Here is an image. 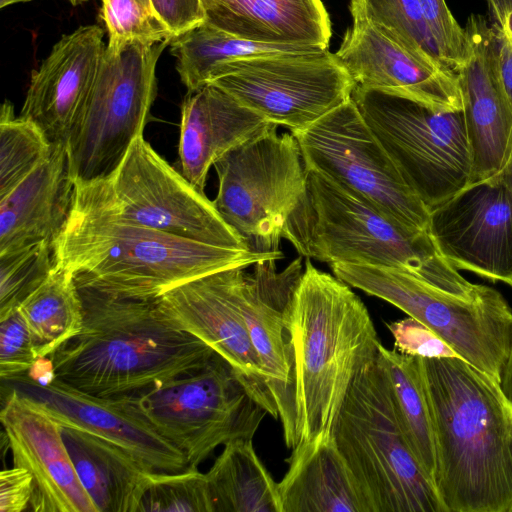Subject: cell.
I'll list each match as a JSON object with an SVG mask.
<instances>
[{
	"label": "cell",
	"instance_id": "bcb514c9",
	"mask_svg": "<svg viewBox=\"0 0 512 512\" xmlns=\"http://www.w3.org/2000/svg\"><path fill=\"white\" fill-rule=\"evenodd\" d=\"M32 0H0V8H5L14 4L30 2Z\"/></svg>",
	"mask_w": 512,
	"mask_h": 512
},
{
	"label": "cell",
	"instance_id": "7dc6e473",
	"mask_svg": "<svg viewBox=\"0 0 512 512\" xmlns=\"http://www.w3.org/2000/svg\"><path fill=\"white\" fill-rule=\"evenodd\" d=\"M141 2V4L146 7L148 10H150L151 12L152 11V8H151V4H150V0H139Z\"/></svg>",
	"mask_w": 512,
	"mask_h": 512
},
{
	"label": "cell",
	"instance_id": "d4e9b609",
	"mask_svg": "<svg viewBox=\"0 0 512 512\" xmlns=\"http://www.w3.org/2000/svg\"><path fill=\"white\" fill-rule=\"evenodd\" d=\"M206 21L263 44L328 49L332 35L322 0H203Z\"/></svg>",
	"mask_w": 512,
	"mask_h": 512
},
{
	"label": "cell",
	"instance_id": "ba28073f",
	"mask_svg": "<svg viewBox=\"0 0 512 512\" xmlns=\"http://www.w3.org/2000/svg\"><path fill=\"white\" fill-rule=\"evenodd\" d=\"M405 182L431 211L470 183L463 110H437L404 95L355 86L351 95Z\"/></svg>",
	"mask_w": 512,
	"mask_h": 512
},
{
	"label": "cell",
	"instance_id": "f1b7e54d",
	"mask_svg": "<svg viewBox=\"0 0 512 512\" xmlns=\"http://www.w3.org/2000/svg\"><path fill=\"white\" fill-rule=\"evenodd\" d=\"M18 309L41 359L50 357L83 326V301L75 277L56 264Z\"/></svg>",
	"mask_w": 512,
	"mask_h": 512
},
{
	"label": "cell",
	"instance_id": "e575fe53",
	"mask_svg": "<svg viewBox=\"0 0 512 512\" xmlns=\"http://www.w3.org/2000/svg\"><path fill=\"white\" fill-rule=\"evenodd\" d=\"M54 267V243L50 242L0 254V320L18 310Z\"/></svg>",
	"mask_w": 512,
	"mask_h": 512
},
{
	"label": "cell",
	"instance_id": "7402d4cb",
	"mask_svg": "<svg viewBox=\"0 0 512 512\" xmlns=\"http://www.w3.org/2000/svg\"><path fill=\"white\" fill-rule=\"evenodd\" d=\"M106 46L101 26H80L62 35L33 71L19 116L35 123L52 145H67Z\"/></svg>",
	"mask_w": 512,
	"mask_h": 512
},
{
	"label": "cell",
	"instance_id": "60d3db41",
	"mask_svg": "<svg viewBox=\"0 0 512 512\" xmlns=\"http://www.w3.org/2000/svg\"><path fill=\"white\" fill-rule=\"evenodd\" d=\"M33 477L22 467L13 466L0 473V512H22L31 505Z\"/></svg>",
	"mask_w": 512,
	"mask_h": 512
},
{
	"label": "cell",
	"instance_id": "4dcf8cb0",
	"mask_svg": "<svg viewBox=\"0 0 512 512\" xmlns=\"http://www.w3.org/2000/svg\"><path fill=\"white\" fill-rule=\"evenodd\" d=\"M378 357L390 382L401 430L419 465L433 482L436 469L434 432L418 358L389 350L382 344Z\"/></svg>",
	"mask_w": 512,
	"mask_h": 512
},
{
	"label": "cell",
	"instance_id": "b9f144b4",
	"mask_svg": "<svg viewBox=\"0 0 512 512\" xmlns=\"http://www.w3.org/2000/svg\"><path fill=\"white\" fill-rule=\"evenodd\" d=\"M492 19L491 27L512 43V0H486Z\"/></svg>",
	"mask_w": 512,
	"mask_h": 512
},
{
	"label": "cell",
	"instance_id": "5b68a950",
	"mask_svg": "<svg viewBox=\"0 0 512 512\" xmlns=\"http://www.w3.org/2000/svg\"><path fill=\"white\" fill-rule=\"evenodd\" d=\"M333 274L396 306L435 332L465 361L500 382L512 335V311L496 289L465 279L445 258L423 273L333 263Z\"/></svg>",
	"mask_w": 512,
	"mask_h": 512
},
{
	"label": "cell",
	"instance_id": "8d00e7d4",
	"mask_svg": "<svg viewBox=\"0 0 512 512\" xmlns=\"http://www.w3.org/2000/svg\"><path fill=\"white\" fill-rule=\"evenodd\" d=\"M19 309L0 320V377L2 381L28 374L40 360Z\"/></svg>",
	"mask_w": 512,
	"mask_h": 512
},
{
	"label": "cell",
	"instance_id": "cb8c5ba5",
	"mask_svg": "<svg viewBox=\"0 0 512 512\" xmlns=\"http://www.w3.org/2000/svg\"><path fill=\"white\" fill-rule=\"evenodd\" d=\"M74 193L67 145H53L50 156L0 199V254L54 243L68 220Z\"/></svg>",
	"mask_w": 512,
	"mask_h": 512
},
{
	"label": "cell",
	"instance_id": "603a6c76",
	"mask_svg": "<svg viewBox=\"0 0 512 512\" xmlns=\"http://www.w3.org/2000/svg\"><path fill=\"white\" fill-rule=\"evenodd\" d=\"M272 126L215 85L187 92L181 105L178 148L182 175L204 192L217 160Z\"/></svg>",
	"mask_w": 512,
	"mask_h": 512
},
{
	"label": "cell",
	"instance_id": "3957f363",
	"mask_svg": "<svg viewBox=\"0 0 512 512\" xmlns=\"http://www.w3.org/2000/svg\"><path fill=\"white\" fill-rule=\"evenodd\" d=\"M79 290L82 329L48 357L54 377L78 390L100 397L140 393L199 369L216 353L166 323L153 300Z\"/></svg>",
	"mask_w": 512,
	"mask_h": 512
},
{
	"label": "cell",
	"instance_id": "8fae6325",
	"mask_svg": "<svg viewBox=\"0 0 512 512\" xmlns=\"http://www.w3.org/2000/svg\"><path fill=\"white\" fill-rule=\"evenodd\" d=\"M278 126L231 150L213 167V204L224 221L258 253L279 250L285 224L303 198L307 170L297 139Z\"/></svg>",
	"mask_w": 512,
	"mask_h": 512
},
{
	"label": "cell",
	"instance_id": "9c48e42d",
	"mask_svg": "<svg viewBox=\"0 0 512 512\" xmlns=\"http://www.w3.org/2000/svg\"><path fill=\"white\" fill-rule=\"evenodd\" d=\"M169 41L106 46L97 75L67 142L75 183L110 178L144 134L156 95V66Z\"/></svg>",
	"mask_w": 512,
	"mask_h": 512
},
{
	"label": "cell",
	"instance_id": "5bb4252c",
	"mask_svg": "<svg viewBox=\"0 0 512 512\" xmlns=\"http://www.w3.org/2000/svg\"><path fill=\"white\" fill-rule=\"evenodd\" d=\"M96 182L111 208L130 222L210 245L250 248L213 201L168 164L144 135L133 140L110 178Z\"/></svg>",
	"mask_w": 512,
	"mask_h": 512
},
{
	"label": "cell",
	"instance_id": "8992f818",
	"mask_svg": "<svg viewBox=\"0 0 512 512\" xmlns=\"http://www.w3.org/2000/svg\"><path fill=\"white\" fill-rule=\"evenodd\" d=\"M332 435L372 512H445L401 430L378 355L355 378Z\"/></svg>",
	"mask_w": 512,
	"mask_h": 512
},
{
	"label": "cell",
	"instance_id": "52a82bcc",
	"mask_svg": "<svg viewBox=\"0 0 512 512\" xmlns=\"http://www.w3.org/2000/svg\"><path fill=\"white\" fill-rule=\"evenodd\" d=\"M282 238L303 257L422 273L441 256L428 231H412L319 173L307 170L306 191Z\"/></svg>",
	"mask_w": 512,
	"mask_h": 512
},
{
	"label": "cell",
	"instance_id": "d6986e66",
	"mask_svg": "<svg viewBox=\"0 0 512 512\" xmlns=\"http://www.w3.org/2000/svg\"><path fill=\"white\" fill-rule=\"evenodd\" d=\"M355 86L392 91L434 109H462L456 71L399 43L361 17H352L335 53Z\"/></svg>",
	"mask_w": 512,
	"mask_h": 512
},
{
	"label": "cell",
	"instance_id": "30bf717a",
	"mask_svg": "<svg viewBox=\"0 0 512 512\" xmlns=\"http://www.w3.org/2000/svg\"><path fill=\"white\" fill-rule=\"evenodd\" d=\"M198 468L220 445L253 439L268 412L219 354L160 387L125 395Z\"/></svg>",
	"mask_w": 512,
	"mask_h": 512
},
{
	"label": "cell",
	"instance_id": "6da1fadb",
	"mask_svg": "<svg viewBox=\"0 0 512 512\" xmlns=\"http://www.w3.org/2000/svg\"><path fill=\"white\" fill-rule=\"evenodd\" d=\"M55 264L79 288L108 296L151 301L196 278L250 267L282 253L210 245L130 222L119 216L98 182L75 183L68 220L54 241Z\"/></svg>",
	"mask_w": 512,
	"mask_h": 512
},
{
	"label": "cell",
	"instance_id": "f35d334b",
	"mask_svg": "<svg viewBox=\"0 0 512 512\" xmlns=\"http://www.w3.org/2000/svg\"><path fill=\"white\" fill-rule=\"evenodd\" d=\"M387 327L393 335L395 350L402 354L425 358L460 357L435 332L412 317L389 323Z\"/></svg>",
	"mask_w": 512,
	"mask_h": 512
},
{
	"label": "cell",
	"instance_id": "83f0119b",
	"mask_svg": "<svg viewBox=\"0 0 512 512\" xmlns=\"http://www.w3.org/2000/svg\"><path fill=\"white\" fill-rule=\"evenodd\" d=\"M214 512H281L276 483L255 452L251 439H237L206 473Z\"/></svg>",
	"mask_w": 512,
	"mask_h": 512
},
{
	"label": "cell",
	"instance_id": "74e56055",
	"mask_svg": "<svg viewBox=\"0 0 512 512\" xmlns=\"http://www.w3.org/2000/svg\"><path fill=\"white\" fill-rule=\"evenodd\" d=\"M418 3L443 61L456 71L466 59L465 29L454 18L445 0H418Z\"/></svg>",
	"mask_w": 512,
	"mask_h": 512
},
{
	"label": "cell",
	"instance_id": "e0dca14e",
	"mask_svg": "<svg viewBox=\"0 0 512 512\" xmlns=\"http://www.w3.org/2000/svg\"><path fill=\"white\" fill-rule=\"evenodd\" d=\"M278 259H267L246 271L242 309L250 341L276 404L284 441L297 445L295 363L290 331V306L302 277L301 257L278 270Z\"/></svg>",
	"mask_w": 512,
	"mask_h": 512
},
{
	"label": "cell",
	"instance_id": "4fadbf2b",
	"mask_svg": "<svg viewBox=\"0 0 512 512\" xmlns=\"http://www.w3.org/2000/svg\"><path fill=\"white\" fill-rule=\"evenodd\" d=\"M207 84L269 122L301 131L351 98L355 83L335 53H271L217 66Z\"/></svg>",
	"mask_w": 512,
	"mask_h": 512
},
{
	"label": "cell",
	"instance_id": "f6af8a7d",
	"mask_svg": "<svg viewBox=\"0 0 512 512\" xmlns=\"http://www.w3.org/2000/svg\"><path fill=\"white\" fill-rule=\"evenodd\" d=\"M501 172L503 173V175L512 191V146H511L508 158L506 160V163H505L503 169L501 170Z\"/></svg>",
	"mask_w": 512,
	"mask_h": 512
},
{
	"label": "cell",
	"instance_id": "d6a6232c",
	"mask_svg": "<svg viewBox=\"0 0 512 512\" xmlns=\"http://www.w3.org/2000/svg\"><path fill=\"white\" fill-rule=\"evenodd\" d=\"M349 10L351 17L370 21L408 49L445 63L418 0H351Z\"/></svg>",
	"mask_w": 512,
	"mask_h": 512
},
{
	"label": "cell",
	"instance_id": "ac0fdd59",
	"mask_svg": "<svg viewBox=\"0 0 512 512\" xmlns=\"http://www.w3.org/2000/svg\"><path fill=\"white\" fill-rule=\"evenodd\" d=\"M2 386L35 402L62 426L76 427L119 445L151 470L179 471L188 466L184 454L125 395L100 397L55 377L40 383L28 374L2 381Z\"/></svg>",
	"mask_w": 512,
	"mask_h": 512
},
{
	"label": "cell",
	"instance_id": "277c9868",
	"mask_svg": "<svg viewBox=\"0 0 512 512\" xmlns=\"http://www.w3.org/2000/svg\"><path fill=\"white\" fill-rule=\"evenodd\" d=\"M295 363L297 444L332 437L360 370L380 341L370 314L350 286L307 258L289 314Z\"/></svg>",
	"mask_w": 512,
	"mask_h": 512
},
{
	"label": "cell",
	"instance_id": "f546056e",
	"mask_svg": "<svg viewBox=\"0 0 512 512\" xmlns=\"http://www.w3.org/2000/svg\"><path fill=\"white\" fill-rule=\"evenodd\" d=\"M169 47L171 55L176 60L180 80L188 92L206 85L211 72L217 66L231 60L271 53L323 50L315 47L280 46L248 41L206 20L174 36Z\"/></svg>",
	"mask_w": 512,
	"mask_h": 512
},
{
	"label": "cell",
	"instance_id": "484cf974",
	"mask_svg": "<svg viewBox=\"0 0 512 512\" xmlns=\"http://www.w3.org/2000/svg\"><path fill=\"white\" fill-rule=\"evenodd\" d=\"M286 462L281 512H372L333 435L298 443Z\"/></svg>",
	"mask_w": 512,
	"mask_h": 512
},
{
	"label": "cell",
	"instance_id": "7c38bea8",
	"mask_svg": "<svg viewBox=\"0 0 512 512\" xmlns=\"http://www.w3.org/2000/svg\"><path fill=\"white\" fill-rule=\"evenodd\" d=\"M312 170L412 231H428L430 210L405 182L352 98L293 133Z\"/></svg>",
	"mask_w": 512,
	"mask_h": 512
},
{
	"label": "cell",
	"instance_id": "d590c367",
	"mask_svg": "<svg viewBox=\"0 0 512 512\" xmlns=\"http://www.w3.org/2000/svg\"><path fill=\"white\" fill-rule=\"evenodd\" d=\"M107 47L119 49L133 41L164 42L174 37L139 0H101Z\"/></svg>",
	"mask_w": 512,
	"mask_h": 512
},
{
	"label": "cell",
	"instance_id": "7a4b0ae2",
	"mask_svg": "<svg viewBox=\"0 0 512 512\" xmlns=\"http://www.w3.org/2000/svg\"><path fill=\"white\" fill-rule=\"evenodd\" d=\"M445 512H512V403L500 382L460 357H417Z\"/></svg>",
	"mask_w": 512,
	"mask_h": 512
},
{
	"label": "cell",
	"instance_id": "c3c4849f",
	"mask_svg": "<svg viewBox=\"0 0 512 512\" xmlns=\"http://www.w3.org/2000/svg\"><path fill=\"white\" fill-rule=\"evenodd\" d=\"M87 1H90V0H69V2H70L72 5H78V4H81V3L87 2Z\"/></svg>",
	"mask_w": 512,
	"mask_h": 512
},
{
	"label": "cell",
	"instance_id": "ee69618b",
	"mask_svg": "<svg viewBox=\"0 0 512 512\" xmlns=\"http://www.w3.org/2000/svg\"><path fill=\"white\" fill-rule=\"evenodd\" d=\"M500 386L504 395L512 403V335L508 356L501 373Z\"/></svg>",
	"mask_w": 512,
	"mask_h": 512
},
{
	"label": "cell",
	"instance_id": "2e32d148",
	"mask_svg": "<svg viewBox=\"0 0 512 512\" xmlns=\"http://www.w3.org/2000/svg\"><path fill=\"white\" fill-rule=\"evenodd\" d=\"M428 232L455 268L512 286V191L501 171L432 209Z\"/></svg>",
	"mask_w": 512,
	"mask_h": 512
},
{
	"label": "cell",
	"instance_id": "7bdbcfd3",
	"mask_svg": "<svg viewBox=\"0 0 512 512\" xmlns=\"http://www.w3.org/2000/svg\"><path fill=\"white\" fill-rule=\"evenodd\" d=\"M495 32V31H494ZM501 80L512 103V43L495 32Z\"/></svg>",
	"mask_w": 512,
	"mask_h": 512
},
{
	"label": "cell",
	"instance_id": "44dd1931",
	"mask_svg": "<svg viewBox=\"0 0 512 512\" xmlns=\"http://www.w3.org/2000/svg\"><path fill=\"white\" fill-rule=\"evenodd\" d=\"M0 420L14 466L33 477L34 512H97L63 439L62 425L29 398L2 386Z\"/></svg>",
	"mask_w": 512,
	"mask_h": 512
},
{
	"label": "cell",
	"instance_id": "9a60e30c",
	"mask_svg": "<svg viewBox=\"0 0 512 512\" xmlns=\"http://www.w3.org/2000/svg\"><path fill=\"white\" fill-rule=\"evenodd\" d=\"M247 268L235 267L196 278L165 292L153 303L166 323L194 335L223 357L247 382L268 414L278 419L243 314Z\"/></svg>",
	"mask_w": 512,
	"mask_h": 512
},
{
	"label": "cell",
	"instance_id": "ffe728a7",
	"mask_svg": "<svg viewBox=\"0 0 512 512\" xmlns=\"http://www.w3.org/2000/svg\"><path fill=\"white\" fill-rule=\"evenodd\" d=\"M464 29L467 54L456 73L472 157V183L503 169L512 146V103L501 80L493 28L483 15L471 14Z\"/></svg>",
	"mask_w": 512,
	"mask_h": 512
},
{
	"label": "cell",
	"instance_id": "ab89813d",
	"mask_svg": "<svg viewBox=\"0 0 512 512\" xmlns=\"http://www.w3.org/2000/svg\"><path fill=\"white\" fill-rule=\"evenodd\" d=\"M150 4L155 16L173 36L206 20L203 0H150Z\"/></svg>",
	"mask_w": 512,
	"mask_h": 512
},
{
	"label": "cell",
	"instance_id": "4316f807",
	"mask_svg": "<svg viewBox=\"0 0 512 512\" xmlns=\"http://www.w3.org/2000/svg\"><path fill=\"white\" fill-rule=\"evenodd\" d=\"M62 434L97 512H137L154 470L119 445L82 429L62 426Z\"/></svg>",
	"mask_w": 512,
	"mask_h": 512
},
{
	"label": "cell",
	"instance_id": "1f68e13d",
	"mask_svg": "<svg viewBox=\"0 0 512 512\" xmlns=\"http://www.w3.org/2000/svg\"><path fill=\"white\" fill-rule=\"evenodd\" d=\"M52 149L42 130L16 117L12 103L5 100L0 114V199L39 167Z\"/></svg>",
	"mask_w": 512,
	"mask_h": 512
},
{
	"label": "cell",
	"instance_id": "836d02e7",
	"mask_svg": "<svg viewBox=\"0 0 512 512\" xmlns=\"http://www.w3.org/2000/svg\"><path fill=\"white\" fill-rule=\"evenodd\" d=\"M137 512H214L206 473L193 467L150 471Z\"/></svg>",
	"mask_w": 512,
	"mask_h": 512
}]
</instances>
